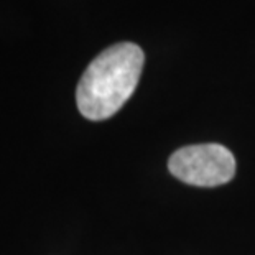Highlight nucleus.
Wrapping results in <instances>:
<instances>
[{
    "mask_svg": "<svg viewBox=\"0 0 255 255\" xmlns=\"http://www.w3.org/2000/svg\"><path fill=\"white\" fill-rule=\"evenodd\" d=\"M145 63L135 43H117L97 55L78 84V109L89 121H106L130 99L137 89Z\"/></svg>",
    "mask_w": 255,
    "mask_h": 255,
    "instance_id": "1",
    "label": "nucleus"
},
{
    "mask_svg": "<svg viewBox=\"0 0 255 255\" xmlns=\"http://www.w3.org/2000/svg\"><path fill=\"white\" fill-rule=\"evenodd\" d=\"M168 170L178 180L193 186L214 188L234 178L236 158L219 143L189 145L170 156Z\"/></svg>",
    "mask_w": 255,
    "mask_h": 255,
    "instance_id": "2",
    "label": "nucleus"
}]
</instances>
